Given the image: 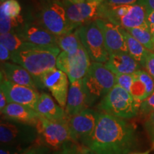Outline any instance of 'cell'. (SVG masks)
<instances>
[{"mask_svg":"<svg viewBox=\"0 0 154 154\" xmlns=\"http://www.w3.org/2000/svg\"><path fill=\"white\" fill-rule=\"evenodd\" d=\"M83 145L97 154H129L137 145L136 128L126 119L99 112L93 134Z\"/></svg>","mask_w":154,"mask_h":154,"instance_id":"cell-1","label":"cell"},{"mask_svg":"<svg viewBox=\"0 0 154 154\" xmlns=\"http://www.w3.org/2000/svg\"><path fill=\"white\" fill-rule=\"evenodd\" d=\"M60 53L59 47L29 43L24 49L11 53V60L26 69L33 76L37 85L38 78L44 72L55 68L57 57Z\"/></svg>","mask_w":154,"mask_h":154,"instance_id":"cell-2","label":"cell"},{"mask_svg":"<svg viewBox=\"0 0 154 154\" xmlns=\"http://www.w3.org/2000/svg\"><path fill=\"white\" fill-rule=\"evenodd\" d=\"M116 84V74L105 64L92 62L86 76L83 78V86L87 108L99 103Z\"/></svg>","mask_w":154,"mask_h":154,"instance_id":"cell-3","label":"cell"},{"mask_svg":"<svg viewBox=\"0 0 154 154\" xmlns=\"http://www.w3.org/2000/svg\"><path fill=\"white\" fill-rule=\"evenodd\" d=\"M147 14L146 7L138 2L119 6L101 3L99 9V18L107 19L126 30L147 25Z\"/></svg>","mask_w":154,"mask_h":154,"instance_id":"cell-4","label":"cell"},{"mask_svg":"<svg viewBox=\"0 0 154 154\" xmlns=\"http://www.w3.org/2000/svg\"><path fill=\"white\" fill-rule=\"evenodd\" d=\"M140 102L136 101L124 88L116 84L109 94L96 105L99 112L118 118L131 119L139 114Z\"/></svg>","mask_w":154,"mask_h":154,"instance_id":"cell-5","label":"cell"},{"mask_svg":"<svg viewBox=\"0 0 154 154\" xmlns=\"http://www.w3.org/2000/svg\"><path fill=\"white\" fill-rule=\"evenodd\" d=\"M36 126L2 119L0 124L1 144H11L30 147L38 139Z\"/></svg>","mask_w":154,"mask_h":154,"instance_id":"cell-6","label":"cell"},{"mask_svg":"<svg viewBox=\"0 0 154 154\" xmlns=\"http://www.w3.org/2000/svg\"><path fill=\"white\" fill-rule=\"evenodd\" d=\"M80 41L93 62L106 63L109 57L101 30L96 21L77 28Z\"/></svg>","mask_w":154,"mask_h":154,"instance_id":"cell-7","label":"cell"},{"mask_svg":"<svg viewBox=\"0 0 154 154\" xmlns=\"http://www.w3.org/2000/svg\"><path fill=\"white\" fill-rule=\"evenodd\" d=\"M36 128L38 131V143L57 150L69 140L70 132L66 121H50L41 116Z\"/></svg>","mask_w":154,"mask_h":154,"instance_id":"cell-8","label":"cell"},{"mask_svg":"<svg viewBox=\"0 0 154 154\" xmlns=\"http://www.w3.org/2000/svg\"><path fill=\"white\" fill-rule=\"evenodd\" d=\"M91 59L85 49L81 46L76 53L61 51L57 57L56 67L68 76L70 83L82 79L91 66Z\"/></svg>","mask_w":154,"mask_h":154,"instance_id":"cell-9","label":"cell"},{"mask_svg":"<svg viewBox=\"0 0 154 154\" xmlns=\"http://www.w3.org/2000/svg\"><path fill=\"white\" fill-rule=\"evenodd\" d=\"M40 19L42 26L56 36L76 29L69 22L62 2L58 0H49L44 4Z\"/></svg>","mask_w":154,"mask_h":154,"instance_id":"cell-10","label":"cell"},{"mask_svg":"<svg viewBox=\"0 0 154 154\" xmlns=\"http://www.w3.org/2000/svg\"><path fill=\"white\" fill-rule=\"evenodd\" d=\"M99 111L94 109H84L78 114L68 117L67 124L73 141L84 144L89 139L95 129Z\"/></svg>","mask_w":154,"mask_h":154,"instance_id":"cell-11","label":"cell"},{"mask_svg":"<svg viewBox=\"0 0 154 154\" xmlns=\"http://www.w3.org/2000/svg\"><path fill=\"white\" fill-rule=\"evenodd\" d=\"M38 88H47L49 90L57 103L64 109L66 106L69 93L68 76L57 67L44 72L38 78Z\"/></svg>","mask_w":154,"mask_h":154,"instance_id":"cell-12","label":"cell"},{"mask_svg":"<svg viewBox=\"0 0 154 154\" xmlns=\"http://www.w3.org/2000/svg\"><path fill=\"white\" fill-rule=\"evenodd\" d=\"M70 24L75 29L99 18V9L101 3L84 2L76 3L72 0H62L61 2Z\"/></svg>","mask_w":154,"mask_h":154,"instance_id":"cell-13","label":"cell"},{"mask_svg":"<svg viewBox=\"0 0 154 154\" xmlns=\"http://www.w3.org/2000/svg\"><path fill=\"white\" fill-rule=\"evenodd\" d=\"M0 89L4 91L8 103H19L36 110L40 96L36 89L14 84L2 75Z\"/></svg>","mask_w":154,"mask_h":154,"instance_id":"cell-14","label":"cell"},{"mask_svg":"<svg viewBox=\"0 0 154 154\" xmlns=\"http://www.w3.org/2000/svg\"><path fill=\"white\" fill-rule=\"evenodd\" d=\"M96 23L101 30L109 54L117 52L128 53L122 28L102 18L96 19Z\"/></svg>","mask_w":154,"mask_h":154,"instance_id":"cell-15","label":"cell"},{"mask_svg":"<svg viewBox=\"0 0 154 154\" xmlns=\"http://www.w3.org/2000/svg\"><path fill=\"white\" fill-rule=\"evenodd\" d=\"M14 33L22 38L24 42L36 45L58 47L57 36L51 33L43 26L26 24L17 28Z\"/></svg>","mask_w":154,"mask_h":154,"instance_id":"cell-16","label":"cell"},{"mask_svg":"<svg viewBox=\"0 0 154 154\" xmlns=\"http://www.w3.org/2000/svg\"><path fill=\"white\" fill-rule=\"evenodd\" d=\"M105 66L113 74H132L141 69V66L128 53L117 52L109 54Z\"/></svg>","mask_w":154,"mask_h":154,"instance_id":"cell-17","label":"cell"},{"mask_svg":"<svg viewBox=\"0 0 154 154\" xmlns=\"http://www.w3.org/2000/svg\"><path fill=\"white\" fill-rule=\"evenodd\" d=\"M1 67V75L6 79L37 90V85L33 76L23 66L15 63L4 62L2 63Z\"/></svg>","mask_w":154,"mask_h":154,"instance_id":"cell-18","label":"cell"},{"mask_svg":"<svg viewBox=\"0 0 154 154\" xmlns=\"http://www.w3.org/2000/svg\"><path fill=\"white\" fill-rule=\"evenodd\" d=\"M1 113L4 119L35 126L41 117L34 109L16 103H9Z\"/></svg>","mask_w":154,"mask_h":154,"instance_id":"cell-19","label":"cell"},{"mask_svg":"<svg viewBox=\"0 0 154 154\" xmlns=\"http://www.w3.org/2000/svg\"><path fill=\"white\" fill-rule=\"evenodd\" d=\"M130 92L134 99L141 102L154 91V79L145 69H139L133 74Z\"/></svg>","mask_w":154,"mask_h":154,"instance_id":"cell-20","label":"cell"},{"mask_svg":"<svg viewBox=\"0 0 154 154\" xmlns=\"http://www.w3.org/2000/svg\"><path fill=\"white\" fill-rule=\"evenodd\" d=\"M36 111L41 116L54 121H66V111L59 104H57L51 96L42 93L38 98Z\"/></svg>","mask_w":154,"mask_h":154,"instance_id":"cell-21","label":"cell"},{"mask_svg":"<svg viewBox=\"0 0 154 154\" xmlns=\"http://www.w3.org/2000/svg\"><path fill=\"white\" fill-rule=\"evenodd\" d=\"M86 109L88 108L86 103V96L82 79L71 83L65 111L67 116L71 117L78 114Z\"/></svg>","mask_w":154,"mask_h":154,"instance_id":"cell-22","label":"cell"},{"mask_svg":"<svg viewBox=\"0 0 154 154\" xmlns=\"http://www.w3.org/2000/svg\"><path fill=\"white\" fill-rule=\"evenodd\" d=\"M122 32L126 40L128 54L143 68L146 57L150 51L136 39L126 29L122 28Z\"/></svg>","mask_w":154,"mask_h":154,"instance_id":"cell-23","label":"cell"},{"mask_svg":"<svg viewBox=\"0 0 154 154\" xmlns=\"http://www.w3.org/2000/svg\"><path fill=\"white\" fill-rule=\"evenodd\" d=\"M58 47L63 51L69 54L76 53L82 45L77 29L60 36H57Z\"/></svg>","mask_w":154,"mask_h":154,"instance_id":"cell-24","label":"cell"},{"mask_svg":"<svg viewBox=\"0 0 154 154\" xmlns=\"http://www.w3.org/2000/svg\"><path fill=\"white\" fill-rule=\"evenodd\" d=\"M129 33L149 51H154V40L148 25L127 29Z\"/></svg>","mask_w":154,"mask_h":154,"instance_id":"cell-25","label":"cell"},{"mask_svg":"<svg viewBox=\"0 0 154 154\" xmlns=\"http://www.w3.org/2000/svg\"><path fill=\"white\" fill-rule=\"evenodd\" d=\"M29 42H24L14 32L0 34V44H3L11 53L24 49Z\"/></svg>","mask_w":154,"mask_h":154,"instance_id":"cell-26","label":"cell"},{"mask_svg":"<svg viewBox=\"0 0 154 154\" xmlns=\"http://www.w3.org/2000/svg\"><path fill=\"white\" fill-rule=\"evenodd\" d=\"M22 22V17L17 19H11L0 11V34L14 32L19 24Z\"/></svg>","mask_w":154,"mask_h":154,"instance_id":"cell-27","label":"cell"},{"mask_svg":"<svg viewBox=\"0 0 154 154\" xmlns=\"http://www.w3.org/2000/svg\"><path fill=\"white\" fill-rule=\"evenodd\" d=\"M0 11H3L6 16L11 19H17L20 17L21 5L17 0H7L1 4Z\"/></svg>","mask_w":154,"mask_h":154,"instance_id":"cell-28","label":"cell"},{"mask_svg":"<svg viewBox=\"0 0 154 154\" xmlns=\"http://www.w3.org/2000/svg\"><path fill=\"white\" fill-rule=\"evenodd\" d=\"M53 154H82L80 145L73 140H69L61 146L60 149L56 150Z\"/></svg>","mask_w":154,"mask_h":154,"instance_id":"cell-29","label":"cell"},{"mask_svg":"<svg viewBox=\"0 0 154 154\" xmlns=\"http://www.w3.org/2000/svg\"><path fill=\"white\" fill-rule=\"evenodd\" d=\"M153 111H154V91L149 97L140 102L139 113L146 117Z\"/></svg>","mask_w":154,"mask_h":154,"instance_id":"cell-30","label":"cell"},{"mask_svg":"<svg viewBox=\"0 0 154 154\" xmlns=\"http://www.w3.org/2000/svg\"><path fill=\"white\" fill-rule=\"evenodd\" d=\"M30 147L11 144H1L0 154H23Z\"/></svg>","mask_w":154,"mask_h":154,"instance_id":"cell-31","label":"cell"},{"mask_svg":"<svg viewBox=\"0 0 154 154\" xmlns=\"http://www.w3.org/2000/svg\"><path fill=\"white\" fill-rule=\"evenodd\" d=\"M133 76L132 74H116V84L120 86L121 87L124 88L127 91L130 92L131 86L133 82Z\"/></svg>","mask_w":154,"mask_h":154,"instance_id":"cell-32","label":"cell"},{"mask_svg":"<svg viewBox=\"0 0 154 154\" xmlns=\"http://www.w3.org/2000/svg\"><path fill=\"white\" fill-rule=\"evenodd\" d=\"M144 128L147 132L151 143L154 142V111L145 117Z\"/></svg>","mask_w":154,"mask_h":154,"instance_id":"cell-33","label":"cell"},{"mask_svg":"<svg viewBox=\"0 0 154 154\" xmlns=\"http://www.w3.org/2000/svg\"><path fill=\"white\" fill-rule=\"evenodd\" d=\"M23 154H51V148L47 146L36 143L32 146Z\"/></svg>","mask_w":154,"mask_h":154,"instance_id":"cell-34","label":"cell"},{"mask_svg":"<svg viewBox=\"0 0 154 154\" xmlns=\"http://www.w3.org/2000/svg\"><path fill=\"white\" fill-rule=\"evenodd\" d=\"M143 69L152 76L154 79V51H150L146 57Z\"/></svg>","mask_w":154,"mask_h":154,"instance_id":"cell-35","label":"cell"},{"mask_svg":"<svg viewBox=\"0 0 154 154\" xmlns=\"http://www.w3.org/2000/svg\"><path fill=\"white\" fill-rule=\"evenodd\" d=\"M138 0H103L102 3L109 6H119L124 5H131L136 3Z\"/></svg>","mask_w":154,"mask_h":154,"instance_id":"cell-36","label":"cell"},{"mask_svg":"<svg viewBox=\"0 0 154 154\" xmlns=\"http://www.w3.org/2000/svg\"><path fill=\"white\" fill-rule=\"evenodd\" d=\"M11 51L5 46L0 44V59H1V62L4 63L8 60H11Z\"/></svg>","mask_w":154,"mask_h":154,"instance_id":"cell-37","label":"cell"},{"mask_svg":"<svg viewBox=\"0 0 154 154\" xmlns=\"http://www.w3.org/2000/svg\"><path fill=\"white\" fill-rule=\"evenodd\" d=\"M137 2L144 6L148 12L154 11V0H138Z\"/></svg>","mask_w":154,"mask_h":154,"instance_id":"cell-38","label":"cell"},{"mask_svg":"<svg viewBox=\"0 0 154 154\" xmlns=\"http://www.w3.org/2000/svg\"><path fill=\"white\" fill-rule=\"evenodd\" d=\"M8 101H7V97H6L5 93L2 90L0 89V111L1 112L4 110V109L8 104Z\"/></svg>","mask_w":154,"mask_h":154,"instance_id":"cell-39","label":"cell"},{"mask_svg":"<svg viewBox=\"0 0 154 154\" xmlns=\"http://www.w3.org/2000/svg\"><path fill=\"white\" fill-rule=\"evenodd\" d=\"M146 23L149 28L154 25V11L148 12L147 17H146Z\"/></svg>","mask_w":154,"mask_h":154,"instance_id":"cell-40","label":"cell"},{"mask_svg":"<svg viewBox=\"0 0 154 154\" xmlns=\"http://www.w3.org/2000/svg\"><path fill=\"white\" fill-rule=\"evenodd\" d=\"M79 145L81 153H82V154H97L96 152H94L93 150H91L90 148H88V146L82 145V144H79Z\"/></svg>","mask_w":154,"mask_h":154,"instance_id":"cell-41","label":"cell"},{"mask_svg":"<svg viewBox=\"0 0 154 154\" xmlns=\"http://www.w3.org/2000/svg\"><path fill=\"white\" fill-rule=\"evenodd\" d=\"M151 151L152 150L151 149L148 150V151H144V152H139V153H137V152H134V153H133V152H131V153H130L129 154H149L150 152H151Z\"/></svg>","mask_w":154,"mask_h":154,"instance_id":"cell-42","label":"cell"},{"mask_svg":"<svg viewBox=\"0 0 154 154\" xmlns=\"http://www.w3.org/2000/svg\"><path fill=\"white\" fill-rule=\"evenodd\" d=\"M86 2H99L102 3L103 0H86Z\"/></svg>","mask_w":154,"mask_h":154,"instance_id":"cell-43","label":"cell"},{"mask_svg":"<svg viewBox=\"0 0 154 154\" xmlns=\"http://www.w3.org/2000/svg\"><path fill=\"white\" fill-rule=\"evenodd\" d=\"M149 29H150V30H151V34H152V35H153V40H154V25H153V26H151V27H150Z\"/></svg>","mask_w":154,"mask_h":154,"instance_id":"cell-44","label":"cell"},{"mask_svg":"<svg viewBox=\"0 0 154 154\" xmlns=\"http://www.w3.org/2000/svg\"><path fill=\"white\" fill-rule=\"evenodd\" d=\"M74 2H76V3H79V2H85L86 0H72Z\"/></svg>","mask_w":154,"mask_h":154,"instance_id":"cell-45","label":"cell"},{"mask_svg":"<svg viewBox=\"0 0 154 154\" xmlns=\"http://www.w3.org/2000/svg\"><path fill=\"white\" fill-rule=\"evenodd\" d=\"M152 144V146H151V150L152 151H154V142L153 143H151Z\"/></svg>","mask_w":154,"mask_h":154,"instance_id":"cell-46","label":"cell"},{"mask_svg":"<svg viewBox=\"0 0 154 154\" xmlns=\"http://www.w3.org/2000/svg\"><path fill=\"white\" fill-rule=\"evenodd\" d=\"M0 1H1V3H3V2H5L7 1V0H0Z\"/></svg>","mask_w":154,"mask_h":154,"instance_id":"cell-47","label":"cell"}]
</instances>
